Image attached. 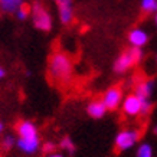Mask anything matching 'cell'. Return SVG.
<instances>
[{"instance_id": "cell-25", "label": "cell", "mask_w": 157, "mask_h": 157, "mask_svg": "<svg viewBox=\"0 0 157 157\" xmlns=\"http://www.w3.org/2000/svg\"><path fill=\"white\" fill-rule=\"evenodd\" d=\"M156 25H157V16H156Z\"/></svg>"}, {"instance_id": "cell-26", "label": "cell", "mask_w": 157, "mask_h": 157, "mask_svg": "<svg viewBox=\"0 0 157 157\" xmlns=\"http://www.w3.org/2000/svg\"><path fill=\"white\" fill-rule=\"evenodd\" d=\"M156 61H157V58H156Z\"/></svg>"}, {"instance_id": "cell-1", "label": "cell", "mask_w": 157, "mask_h": 157, "mask_svg": "<svg viewBox=\"0 0 157 157\" xmlns=\"http://www.w3.org/2000/svg\"><path fill=\"white\" fill-rule=\"evenodd\" d=\"M48 74L49 78L56 84H61V85L69 84L74 75V62L71 56L62 51L53 52L49 58Z\"/></svg>"}, {"instance_id": "cell-6", "label": "cell", "mask_w": 157, "mask_h": 157, "mask_svg": "<svg viewBox=\"0 0 157 157\" xmlns=\"http://www.w3.org/2000/svg\"><path fill=\"white\" fill-rule=\"evenodd\" d=\"M102 102L107 107L108 111H115L121 107V102L124 100V94L121 86H109L102 95Z\"/></svg>"}, {"instance_id": "cell-12", "label": "cell", "mask_w": 157, "mask_h": 157, "mask_svg": "<svg viewBox=\"0 0 157 157\" xmlns=\"http://www.w3.org/2000/svg\"><path fill=\"white\" fill-rule=\"evenodd\" d=\"M32 136H39L36 125L30 121H20L17 125V137H32Z\"/></svg>"}, {"instance_id": "cell-7", "label": "cell", "mask_w": 157, "mask_h": 157, "mask_svg": "<svg viewBox=\"0 0 157 157\" xmlns=\"http://www.w3.org/2000/svg\"><path fill=\"white\" fill-rule=\"evenodd\" d=\"M58 6L59 20L62 25H71L74 20V5L72 0H55Z\"/></svg>"}, {"instance_id": "cell-24", "label": "cell", "mask_w": 157, "mask_h": 157, "mask_svg": "<svg viewBox=\"0 0 157 157\" xmlns=\"http://www.w3.org/2000/svg\"><path fill=\"white\" fill-rule=\"evenodd\" d=\"M3 131V124H2V121H0V133Z\"/></svg>"}, {"instance_id": "cell-17", "label": "cell", "mask_w": 157, "mask_h": 157, "mask_svg": "<svg viewBox=\"0 0 157 157\" xmlns=\"http://www.w3.org/2000/svg\"><path fill=\"white\" fill-rule=\"evenodd\" d=\"M141 7L147 13L154 12V10H157V0H143L141 2Z\"/></svg>"}, {"instance_id": "cell-8", "label": "cell", "mask_w": 157, "mask_h": 157, "mask_svg": "<svg viewBox=\"0 0 157 157\" xmlns=\"http://www.w3.org/2000/svg\"><path fill=\"white\" fill-rule=\"evenodd\" d=\"M16 146L26 154H33L38 151L40 147V138L39 136H32V137H17Z\"/></svg>"}, {"instance_id": "cell-10", "label": "cell", "mask_w": 157, "mask_h": 157, "mask_svg": "<svg viewBox=\"0 0 157 157\" xmlns=\"http://www.w3.org/2000/svg\"><path fill=\"white\" fill-rule=\"evenodd\" d=\"M107 111L108 109L104 105L102 100H94L86 105V113H88V115H90L91 118H95V120L102 118L107 114Z\"/></svg>"}, {"instance_id": "cell-16", "label": "cell", "mask_w": 157, "mask_h": 157, "mask_svg": "<svg viewBox=\"0 0 157 157\" xmlns=\"http://www.w3.org/2000/svg\"><path fill=\"white\" fill-rule=\"evenodd\" d=\"M14 16H16V19H19V20L29 19V17H30V6L26 5V3H23V5L17 9V12L14 13Z\"/></svg>"}, {"instance_id": "cell-4", "label": "cell", "mask_w": 157, "mask_h": 157, "mask_svg": "<svg viewBox=\"0 0 157 157\" xmlns=\"http://www.w3.org/2000/svg\"><path fill=\"white\" fill-rule=\"evenodd\" d=\"M141 133L137 128H124L117 133L114 138V147L118 153L128 151L133 147H136L140 141Z\"/></svg>"}, {"instance_id": "cell-9", "label": "cell", "mask_w": 157, "mask_h": 157, "mask_svg": "<svg viewBox=\"0 0 157 157\" xmlns=\"http://www.w3.org/2000/svg\"><path fill=\"white\" fill-rule=\"evenodd\" d=\"M153 91H154V81L153 79H141L134 86V94L140 97L141 100H151Z\"/></svg>"}, {"instance_id": "cell-21", "label": "cell", "mask_w": 157, "mask_h": 157, "mask_svg": "<svg viewBox=\"0 0 157 157\" xmlns=\"http://www.w3.org/2000/svg\"><path fill=\"white\" fill-rule=\"evenodd\" d=\"M46 157H63V154H61V153H49Z\"/></svg>"}, {"instance_id": "cell-20", "label": "cell", "mask_w": 157, "mask_h": 157, "mask_svg": "<svg viewBox=\"0 0 157 157\" xmlns=\"http://www.w3.org/2000/svg\"><path fill=\"white\" fill-rule=\"evenodd\" d=\"M53 144L52 143H48V144H45V151H48V153H53Z\"/></svg>"}, {"instance_id": "cell-2", "label": "cell", "mask_w": 157, "mask_h": 157, "mask_svg": "<svg viewBox=\"0 0 157 157\" xmlns=\"http://www.w3.org/2000/svg\"><path fill=\"white\" fill-rule=\"evenodd\" d=\"M30 17L32 23L40 32H49L53 26V19L49 9L42 2H33L30 5Z\"/></svg>"}, {"instance_id": "cell-19", "label": "cell", "mask_w": 157, "mask_h": 157, "mask_svg": "<svg viewBox=\"0 0 157 157\" xmlns=\"http://www.w3.org/2000/svg\"><path fill=\"white\" fill-rule=\"evenodd\" d=\"M14 143L16 141H14V138L12 136H5V137L2 138V147H3V150H10V148L13 147Z\"/></svg>"}, {"instance_id": "cell-11", "label": "cell", "mask_w": 157, "mask_h": 157, "mask_svg": "<svg viewBox=\"0 0 157 157\" xmlns=\"http://www.w3.org/2000/svg\"><path fill=\"white\" fill-rule=\"evenodd\" d=\"M128 42L131 46L136 48H143L144 45L148 42V35L143 29H133L128 33Z\"/></svg>"}, {"instance_id": "cell-3", "label": "cell", "mask_w": 157, "mask_h": 157, "mask_svg": "<svg viewBox=\"0 0 157 157\" xmlns=\"http://www.w3.org/2000/svg\"><path fill=\"white\" fill-rule=\"evenodd\" d=\"M141 59H143V51H141V48L131 46L130 49L124 51L123 53H120L118 58L115 59L114 71L117 74H124V72L130 71L134 65H137Z\"/></svg>"}, {"instance_id": "cell-22", "label": "cell", "mask_w": 157, "mask_h": 157, "mask_svg": "<svg viewBox=\"0 0 157 157\" xmlns=\"http://www.w3.org/2000/svg\"><path fill=\"white\" fill-rule=\"evenodd\" d=\"M5 75H6V71H5V68L3 67H0V81L5 78Z\"/></svg>"}, {"instance_id": "cell-14", "label": "cell", "mask_w": 157, "mask_h": 157, "mask_svg": "<svg viewBox=\"0 0 157 157\" xmlns=\"http://www.w3.org/2000/svg\"><path fill=\"white\" fill-rule=\"evenodd\" d=\"M136 157H154V151L150 143H141L138 144L136 150Z\"/></svg>"}, {"instance_id": "cell-5", "label": "cell", "mask_w": 157, "mask_h": 157, "mask_svg": "<svg viewBox=\"0 0 157 157\" xmlns=\"http://www.w3.org/2000/svg\"><path fill=\"white\" fill-rule=\"evenodd\" d=\"M121 109H123V114L128 118H136L138 115H141V98L137 97L134 92L125 95L121 102Z\"/></svg>"}, {"instance_id": "cell-18", "label": "cell", "mask_w": 157, "mask_h": 157, "mask_svg": "<svg viewBox=\"0 0 157 157\" xmlns=\"http://www.w3.org/2000/svg\"><path fill=\"white\" fill-rule=\"evenodd\" d=\"M153 111L151 100H141V115H148Z\"/></svg>"}, {"instance_id": "cell-15", "label": "cell", "mask_w": 157, "mask_h": 157, "mask_svg": "<svg viewBox=\"0 0 157 157\" xmlns=\"http://www.w3.org/2000/svg\"><path fill=\"white\" fill-rule=\"evenodd\" d=\"M59 148H62L63 151L69 153V154H74L75 153V143L72 141L71 137H63L61 138V141H59Z\"/></svg>"}, {"instance_id": "cell-13", "label": "cell", "mask_w": 157, "mask_h": 157, "mask_svg": "<svg viewBox=\"0 0 157 157\" xmlns=\"http://www.w3.org/2000/svg\"><path fill=\"white\" fill-rule=\"evenodd\" d=\"M25 0H0V12L6 14H14Z\"/></svg>"}, {"instance_id": "cell-23", "label": "cell", "mask_w": 157, "mask_h": 157, "mask_svg": "<svg viewBox=\"0 0 157 157\" xmlns=\"http://www.w3.org/2000/svg\"><path fill=\"white\" fill-rule=\"evenodd\" d=\"M153 133H154V134H156V136H157V124H156V125H154V127H153Z\"/></svg>"}]
</instances>
